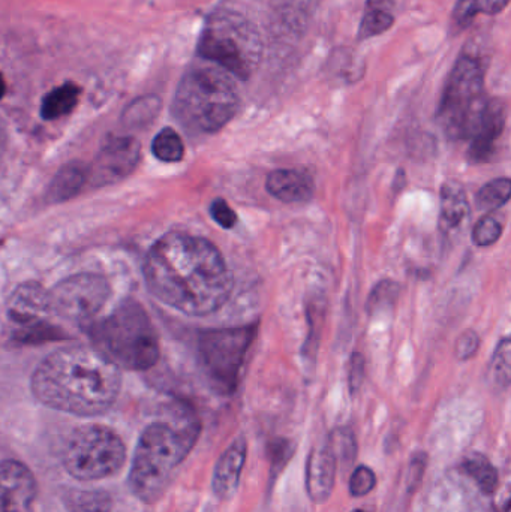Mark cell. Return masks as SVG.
Listing matches in <instances>:
<instances>
[{"label": "cell", "mask_w": 511, "mask_h": 512, "mask_svg": "<svg viewBox=\"0 0 511 512\" xmlns=\"http://www.w3.org/2000/svg\"><path fill=\"white\" fill-rule=\"evenodd\" d=\"M144 277L158 300L191 316L218 312L233 292L224 256L209 240L170 233L150 248Z\"/></svg>", "instance_id": "obj_1"}, {"label": "cell", "mask_w": 511, "mask_h": 512, "mask_svg": "<svg viewBox=\"0 0 511 512\" xmlns=\"http://www.w3.org/2000/svg\"><path fill=\"white\" fill-rule=\"evenodd\" d=\"M120 385L119 367L87 346L53 352L32 376V393L38 402L80 417L107 412L119 397Z\"/></svg>", "instance_id": "obj_2"}, {"label": "cell", "mask_w": 511, "mask_h": 512, "mask_svg": "<svg viewBox=\"0 0 511 512\" xmlns=\"http://www.w3.org/2000/svg\"><path fill=\"white\" fill-rule=\"evenodd\" d=\"M201 424L194 415L183 412L173 421H155L138 438L128 475L132 495L144 504L162 498L171 478L197 444Z\"/></svg>", "instance_id": "obj_3"}, {"label": "cell", "mask_w": 511, "mask_h": 512, "mask_svg": "<svg viewBox=\"0 0 511 512\" xmlns=\"http://www.w3.org/2000/svg\"><path fill=\"white\" fill-rule=\"evenodd\" d=\"M239 105L230 74L212 63L186 72L174 96L173 113L188 131L215 134L236 116Z\"/></svg>", "instance_id": "obj_4"}, {"label": "cell", "mask_w": 511, "mask_h": 512, "mask_svg": "<svg viewBox=\"0 0 511 512\" xmlns=\"http://www.w3.org/2000/svg\"><path fill=\"white\" fill-rule=\"evenodd\" d=\"M98 351L116 367L147 370L159 358L155 327L137 301L128 300L92 330Z\"/></svg>", "instance_id": "obj_5"}, {"label": "cell", "mask_w": 511, "mask_h": 512, "mask_svg": "<svg viewBox=\"0 0 511 512\" xmlns=\"http://www.w3.org/2000/svg\"><path fill=\"white\" fill-rule=\"evenodd\" d=\"M488 105L485 69L477 57L464 54L450 72L438 107V123L452 140H471L482 126Z\"/></svg>", "instance_id": "obj_6"}, {"label": "cell", "mask_w": 511, "mask_h": 512, "mask_svg": "<svg viewBox=\"0 0 511 512\" xmlns=\"http://www.w3.org/2000/svg\"><path fill=\"white\" fill-rule=\"evenodd\" d=\"M261 50L260 33L248 18L233 11H218L206 21L197 51L201 59L233 77L248 80L257 69Z\"/></svg>", "instance_id": "obj_7"}, {"label": "cell", "mask_w": 511, "mask_h": 512, "mask_svg": "<svg viewBox=\"0 0 511 512\" xmlns=\"http://www.w3.org/2000/svg\"><path fill=\"white\" fill-rule=\"evenodd\" d=\"M126 445L113 429L101 424L78 427L62 451V465L78 481H98L119 474L125 466Z\"/></svg>", "instance_id": "obj_8"}, {"label": "cell", "mask_w": 511, "mask_h": 512, "mask_svg": "<svg viewBox=\"0 0 511 512\" xmlns=\"http://www.w3.org/2000/svg\"><path fill=\"white\" fill-rule=\"evenodd\" d=\"M257 334V327L221 328L200 334L198 352L204 375L213 390L230 396L237 390L240 372L245 364L249 346Z\"/></svg>", "instance_id": "obj_9"}, {"label": "cell", "mask_w": 511, "mask_h": 512, "mask_svg": "<svg viewBox=\"0 0 511 512\" xmlns=\"http://www.w3.org/2000/svg\"><path fill=\"white\" fill-rule=\"evenodd\" d=\"M50 292V313L69 321L83 322L104 307L110 286L98 274H78L57 283Z\"/></svg>", "instance_id": "obj_10"}, {"label": "cell", "mask_w": 511, "mask_h": 512, "mask_svg": "<svg viewBox=\"0 0 511 512\" xmlns=\"http://www.w3.org/2000/svg\"><path fill=\"white\" fill-rule=\"evenodd\" d=\"M140 161V144L132 137L108 141L89 168V180L95 186L114 185L128 177Z\"/></svg>", "instance_id": "obj_11"}, {"label": "cell", "mask_w": 511, "mask_h": 512, "mask_svg": "<svg viewBox=\"0 0 511 512\" xmlns=\"http://www.w3.org/2000/svg\"><path fill=\"white\" fill-rule=\"evenodd\" d=\"M38 484L29 466L14 459L0 462V512H36Z\"/></svg>", "instance_id": "obj_12"}, {"label": "cell", "mask_w": 511, "mask_h": 512, "mask_svg": "<svg viewBox=\"0 0 511 512\" xmlns=\"http://www.w3.org/2000/svg\"><path fill=\"white\" fill-rule=\"evenodd\" d=\"M338 463L329 445L314 448L306 462V492L314 504L329 501L335 489Z\"/></svg>", "instance_id": "obj_13"}, {"label": "cell", "mask_w": 511, "mask_h": 512, "mask_svg": "<svg viewBox=\"0 0 511 512\" xmlns=\"http://www.w3.org/2000/svg\"><path fill=\"white\" fill-rule=\"evenodd\" d=\"M246 456H248V444L243 436L234 439L233 444L221 454L212 477V490L216 498L228 501L236 495Z\"/></svg>", "instance_id": "obj_14"}, {"label": "cell", "mask_w": 511, "mask_h": 512, "mask_svg": "<svg viewBox=\"0 0 511 512\" xmlns=\"http://www.w3.org/2000/svg\"><path fill=\"white\" fill-rule=\"evenodd\" d=\"M8 313L21 328L44 321L42 315L50 313V292L38 283H24L12 292Z\"/></svg>", "instance_id": "obj_15"}, {"label": "cell", "mask_w": 511, "mask_h": 512, "mask_svg": "<svg viewBox=\"0 0 511 512\" xmlns=\"http://www.w3.org/2000/svg\"><path fill=\"white\" fill-rule=\"evenodd\" d=\"M504 126H506V107L498 99L489 101L482 126L471 138L470 152H468L471 162L482 164L491 159L495 152V144L503 134Z\"/></svg>", "instance_id": "obj_16"}, {"label": "cell", "mask_w": 511, "mask_h": 512, "mask_svg": "<svg viewBox=\"0 0 511 512\" xmlns=\"http://www.w3.org/2000/svg\"><path fill=\"white\" fill-rule=\"evenodd\" d=\"M267 192L282 203H305L314 195L315 185L308 173L299 170H276L269 174Z\"/></svg>", "instance_id": "obj_17"}, {"label": "cell", "mask_w": 511, "mask_h": 512, "mask_svg": "<svg viewBox=\"0 0 511 512\" xmlns=\"http://www.w3.org/2000/svg\"><path fill=\"white\" fill-rule=\"evenodd\" d=\"M470 216V204L461 183L447 182L441 189L440 227L443 233L459 230Z\"/></svg>", "instance_id": "obj_18"}, {"label": "cell", "mask_w": 511, "mask_h": 512, "mask_svg": "<svg viewBox=\"0 0 511 512\" xmlns=\"http://www.w3.org/2000/svg\"><path fill=\"white\" fill-rule=\"evenodd\" d=\"M89 168L80 162L65 165L54 177L48 188L47 198L50 203H62L75 197L87 182Z\"/></svg>", "instance_id": "obj_19"}, {"label": "cell", "mask_w": 511, "mask_h": 512, "mask_svg": "<svg viewBox=\"0 0 511 512\" xmlns=\"http://www.w3.org/2000/svg\"><path fill=\"white\" fill-rule=\"evenodd\" d=\"M393 2L395 0H368L360 23L359 39L374 38L393 26Z\"/></svg>", "instance_id": "obj_20"}, {"label": "cell", "mask_w": 511, "mask_h": 512, "mask_svg": "<svg viewBox=\"0 0 511 512\" xmlns=\"http://www.w3.org/2000/svg\"><path fill=\"white\" fill-rule=\"evenodd\" d=\"M461 468L468 477L473 478L483 495L491 496L497 492L500 475L488 457L480 453L470 454L465 457Z\"/></svg>", "instance_id": "obj_21"}, {"label": "cell", "mask_w": 511, "mask_h": 512, "mask_svg": "<svg viewBox=\"0 0 511 512\" xmlns=\"http://www.w3.org/2000/svg\"><path fill=\"white\" fill-rule=\"evenodd\" d=\"M80 98V87L66 83L47 93L41 105V116L45 120H56L74 110Z\"/></svg>", "instance_id": "obj_22"}, {"label": "cell", "mask_w": 511, "mask_h": 512, "mask_svg": "<svg viewBox=\"0 0 511 512\" xmlns=\"http://www.w3.org/2000/svg\"><path fill=\"white\" fill-rule=\"evenodd\" d=\"M68 512H110L113 499L104 490H74L63 498Z\"/></svg>", "instance_id": "obj_23"}, {"label": "cell", "mask_w": 511, "mask_h": 512, "mask_svg": "<svg viewBox=\"0 0 511 512\" xmlns=\"http://www.w3.org/2000/svg\"><path fill=\"white\" fill-rule=\"evenodd\" d=\"M510 0H458L453 20L461 29L470 26L474 18L480 14H500L509 5Z\"/></svg>", "instance_id": "obj_24"}, {"label": "cell", "mask_w": 511, "mask_h": 512, "mask_svg": "<svg viewBox=\"0 0 511 512\" xmlns=\"http://www.w3.org/2000/svg\"><path fill=\"white\" fill-rule=\"evenodd\" d=\"M399 292H401V285L393 282V280H383V282L378 283L372 289L368 303H366L369 315L377 316L381 313L390 312L398 301Z\"/></svg>", "instance_id": "obj_25"}, {"label": "cell", "mask_w": 511, "mask_h": 512, "mask_svg": "<svg viewBox=\"0 0 511 512\" xmlns=\"http://www.w3.org/2000/svg\"><path fill=\"white\" fill-rule=\"evenodd\" d=\"M335 456L336 463L344 466L345 469L353 465L357 457V444L354 433L348 429H336L330 433L329 441L326 442Z\"/></svg>", "instance_id": "obj_26"}, {"label": "cell", "mask_w": 511, "mask_h": 512, "mask_svg": "<svg viewBox=\"0 0 511 512\" xmlns=\"http://www.w3.org/2000/svg\"><path fill=\"white\" fill-rule=\"evenodd\" d=\"M152 150L153 155L162 162H179L185 155L182 138L171 128L162 129L156 135Z\"/></svg>", "instance_id": "obj_27"}, {"label": "cell", "mask_w": 511, "mask_h": 512, "mask_svg": "<svg viewBox=\"0 0 511 512\" xmlns=\"http://www.w3.org/2000/svg\"><path fill=\"white\" fill-rule=\"evenodd\" d=\"M511 182L507 177L486 183L477 195L479 209L492 212L501 209L510 200Z\"/></svg>", "instance_id": "obj_28"}, {"label": "cell", "mask_w": 511, "mask_h": 512, "mask_svg": "<svg viewBox=\"0 0 511 512\" xmlns=\"http://www.w3.org/2000/svg\"><path fill=\"white\" fill-rule=\"evenodd\" d=\"M320 0H290L284 12V23L293 32H303L315 14Z\"/></svg>", "instance_id": "obj_29"}, {"label": "cell", "mask_w": 511, "mask_h": 512, "mask_svg": "<svg viewBox=\"0 0 511 512\" xmlns=\"http://www.w3.org/2000/svg\"><path fill=\"white\" fill-rule=\"evenodd\" d=\"M492 381L501 390H506L510 385L511 376V342L509 337L501 340L497 346L491 366Z\"/></svg>", "instance_id": "obj_30"}, {"label": "cell", "mask_w": 511, "mask_h": 512, "mask_svg": "<svg viewBox=\"0 0 511 512\" xmlns=\"http://www.w3.org/2000/svg\"><path fill=\"white\" fill-rule=\"evenodd\" d=\"M294 447L293 442L288 439L279 438L269 444L270 454V481H275L278 475L281 474L282 469L285 468L291 457H293Z\"/></svg>", "instance_id": "obj_31"}, {"label": "cell", "mask_w": 511, "mask_h": 512, "mask_svg": "<svg viewBox=\"0 0 511 512\" xmlns=\"http://www.w3.org/2000/svg\"><path fill=\"white\" fill-rule=\"evenodd\" d=\"M503 234V222L497 216L488 215L480 219L474 227L473 242L477 246H491L500 239Z\"/></svg>", "instance_id": "obj_32"}, {"label": "cell", "mask_w": 511, "mask_h": 512, "mask_svg": "<svg viewBox=\"0 0 511 512\" xmlns=\"http://www.w3.org/2000/svg\"><path fill=\"white\" fill-rule=\"evenodd\" d=\"M377 486V477L368 466H359L351 475L350 492L354 498H363Z\"/></svg>", "instance_id": "obj_33"}, {"label": "cell", "mask_w": 511, "mask_h": 512, "mask_svg": "<svg viewBox=\"0 0 511 512\" xmlns=\"http://www.w3.org/2000/svg\"><path fill=\"white\" fill-rule=\"evenodd\" d=\"M210 216L215 219L216 224L221 225L225 230H231L237 224L236 213L222 198L213 201L212 206H210Z\"/></svg>", "instance_id": "obj_34"}, {"label": "cell", "mask_w": 511, "mask_h": 512, "mask_svg": "<svg viewBox=\"0 0 511 512\" xmlns=\"http://www.w3.org/2000/svg\"><path fill=\"white\" fill-rule=\"evenodd\" d=\"M480 339L476 331L470 330L459 337L456 343V355L459 360H470L479 351Z\"/></svg>", "instance_id": "obj_35"}, {"label": "cell", "mask_w": 511, "mask_h": 512, "mask_svg": "<svg viewBox=\"0 0 511 512\" xmlns=\"http://www.w3.org/2000/svg\"><path fill=\"white\" fill-rule=\"evenodd\" d=\"M426 463H428V457L425 453H417L411 460L410 474H408V490L410 492H416L417 487L422 483Z\"/></svg>", "instance_id": "obj_36"}, {"label": "cell", "mask_w": 511, "mask_h": 512, "mask_svg": "<svg viewBox=\"0 0 511 512\" xmlns=\"http://www.w3.org/2000/svg\"><path fill=\"white\" fill-rule=\"evenodd\" d=\"M365 358L360 355L359 352L353 355L350 367V390L351 393L356 394L357 391L362 387L363 381H365Z\"/></svg>", "instance_id": "obj_37"}, {"label": "cell", "mask_w": 511, "mask_h": 512, "mask_svg": "<svg viewBox=\"0 0 511 512\" xmlns=\"http://www.w3.org/2000/svg\"><path fill=\"white\" fill-rule=\"evenodd\" d=\"M5 129H3L2 122H0V156H2L3 149H5Z\"/></svg>", "instance_id": "obj_38"}, {"label": "cell", "mask_w": 511, "mask_h": 512, "mask_svg": "<svg viewBox=\"0 0 511 512\" xmlns=\"http://www.w3.org/2000/svg\"><path fill=\"white\" fill-rule=\"evenodd\" d=\"M6 92V86H5V80H3L2 74H0V99L5 96Z\"/></svg>", "instance_id": "obj_39"}, {"label": "cell", "mask_w": 511, "mask_h": 512, "mask_svg": "<svg viewBox=\"0 0 511 512\" xmlns=\"http://www.w3.org/2000/svg\"><path fill=\"white\" fill-rule=\"evenodd\" d=\"M353 512H366V511H363V510H354Z\"/></svg>", "instance_id": "obj_40"}]
</instances>
